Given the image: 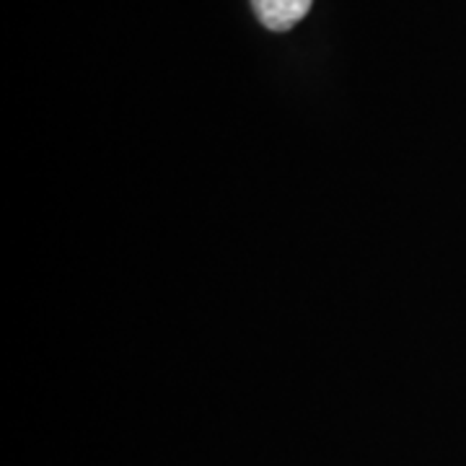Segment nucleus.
<instances>
[{"mask_svg": "<svg viewBox=\"0 0 466 466\" xmlns=\"http://www.w3.org/2000/svg\"><path fill=\"white\" fill-rule=\"evenodd\" d=\"M314 0H251L254 14L269 32H288L311 11Z\"/></svg>", "mask_w": 466, "mask_h": 466, "instance_id": "nucleus-1", "label": "nucleus"}]
</instances>
